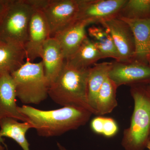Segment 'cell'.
Instances as JSON below:
<instances>
[{
    "label": "cell",
    "mask_w": 150,
    "mask_h": 150,
    "mask_svg": "<svg viewBox=\"0 0 150 150\" xmlns=\"http://www.w3.org/2000/svg\"><path fill=\"white\" fill-rule=\"evenodd\" d=\"M18 109L38 135L43 137H58L78 129L85 125L93 114L84 108L74 106L42 110L24 105Z\"/></svg>",
    "instance_id": "obj_1"
},
{
    "label": "cell",
    "mask_w": 150,
    "mask_h": 150,
    "mask_svg": "<svg viewBox=\"0 0 150 150\" xmlns=\"http://www.w3.org/2000/svg\"><path fill=\"white\" fill-rule=\"evenodd\" d=\"M89 69H76L65 62L61 72L49 85L48 96L63 107L81 108L93 113L87 96Z\"/></svg>",
    "instance_id": "obj_2"
},
{
    "label": "cell",
    "mask_w": 150,
    "mask_h": 150,
    "mask_svg": "<svg viewBox=\"0 0 150 150\" xmlns=\"http://www.w3.org/2000/svg\"><path fill=\"white\" fill-rule=\"evenodd\" d=\"M134 107L129 128L124 130L122 146L126 150H144L150 137V88L147 84L131 86Z\"/></svg>",
    "instance_id": "obj_3"
},
{
    "label": "cell",
    "mask_w": 150,
    "mask_h": 150,
    "mask_svg": "<svg viewBox=\"0 0 150 150\" xmlns=\"http://www.w3.org/2000/svg\"><path fill=\"white\" fill-rule=\"evenodd\" d=\"M15 84L16 97L23 104H38L48 96L49 85L42 61L26 60L11 74Z\"/></svg>",
    "instance_id": "obj_4"
},
{
    "label": "cell",
    "mask_w": 150,
    "mask_h": 150,
    "mask_svg": "<svg viewBox=\"0 0 150 150\" xmlns=\"http://www.w3.org/2000/svg\"><path fill=\"white\" fill-rule=\"evenodd\" d=\"M34 8L33 0H10L0 21V41L24 48Z\"/></svg>",
    "instance_id": "obj_5"
},
{
    "label": "cell",
    "mask_w": 150,
    "mask_h": 150,
    "mask_svg": "<svg viewBox=\"0 0 150 150\" xmlns=\"http://www.w3.org/2000/svg\"><path fill=\"white\" fill-rule=\"evenodd\" d=\"M43 12L48 22L51 37L76 21L79 0H33Z\"/></svg>",
    "instance_id": "obj_6"
},
{
    "label": "cell",
    "mask_w": 150,
    "mask_h": 150,
    "mask_svg": "<svg viewBox=\"0 0 150 150\" xmlns=\"http://www.w3.org/2000/svg\"><path fill=\"white\" fill-rule=\"evenodd\" d=\"M99 24L108 31L112 37L119 55L118 62L134 60L135 41L129 25L118 16L105 20Z\"/></svg>",
    "instance_id": "obj_7"
},
{
    "label": "cell",
    "mask_w": 150,
    "mask_h": 150,
    "mask_svg": "<svg viewBox=\"0 0 150 150\" xmlns=\"http://www.w3.org/2000/svg\"><path fill=\"white\" fill-rule=\"evenodd\" d=\"M108 77L117 88L122 85L132 86L150 82V66L135 60L112 62Z\"/></svg>",
    "instance_id": "obj_8"
},
{
    "label": "cell",
    "mask_w": 150,
    "mask_h": 150,
    "mask_svg": "<svg viewBox=\"0 0 150 150\" xmlns=\"http://www.w3.org/2000/svg\"><path fill=\"white\" fill-rule=\"evenodd\" d=\"M34 5L35 8L30 21L27 42L24 47L26 60L31 62H33L37 58H41L43 45L46 40L51 37L50 29L44 14L34 4Z\"/></svg>",
    "instance_id": "obj_9"
},
{
    "label": "cell",
    "mask_w": 150,
    "mask_h": 150,
    "mask_svg": "<svg viewBox=\"0 0 150 150\" xmlns=\"http://www.w3.org/2000/svg\"><path fill=\"white\" fill-rule=\"evenodd\" d=\"M127 0H79L76 21L89 24L99 23L107 19L118 16Z\"/></svg>",
    "instance_id": "obj_10"
},
{
    "label": "cell",
    "mask_w": 150,
    "mask_h": 150,
    "mask_svg": "<svg viewBox=\"0 0 150 150\" xmlns=\"http://www.w3.org/2000/svg\"><path fill=\"white\" fill-rule=\"evenodd\" d=\"M16 98L15 84L11 74H0V122L6 118L26 122L24 116L19 111Z\"/></svg>",
    "instance_id": "obj_11"
},
{
    "label": "cell",
    "mask_w": 150,
    "mask_h": 150,
    "mask_svg": "<svg viewBox=\"0 0 150 150\" xmlns=\"http://www.w3.org/2000/svg\"><path fill=\"white\" fill-rule=\"evenodd\" d=\"M89 25L85 21H76L53 37L61 46L66 61L73 56L88 37L86 28Z\"/></svg>",
    "instance_id": "obj_12"
},
{
    "label": "cell",
    "mask_w": 150,
    "mask_h": 150,
    "mask_svg": "<svg viewBox=\"0 0 150 150\" xmlns=\"http://www.w3.org/2000/svg\"><path fill=\"white\" fill-rule=\"evenodd\" d=\"M120 18L129 25L133 33L135 44L134 60L149 64L148 59L150 55V17L139 19Z\"/></svg>",
    "instance_id": "obj_13"
},
{
    "label": "cell",
    "mask_w": 150,
    "mask_h": 150,
    "mask_svg": "<svg viewBox=\"0 0 150 150\" xmlns=\"http://www.w3.org/2000/svg\"><path fill=\"white\" fill-rule=\"evenodd\" d=\"M41 59L50 85L61 72L66 62L61 46L54 38H49L44 43Z\"/></svg>",
    "instance_id": "obj_14"
},
{
    "label": "cell",
    "mask_w": 150,
    "mask_h": 150,
    "mask_svg": "<svg viewBox=\"0 0 150 150\" xmlns=\"http://www.w3.org/2000/svg\"><path fill=\"white\" fill-rule=\"evenodd\" d=\"M112 62L96 63L89 69L87 82V96L89 106L93 114L96 115V102L98 94L103 83L108 76Z\"/></svg>",
    "instance_id": "obj_15"
},
{
    "label": "cell",
    "mask_w": 150,
    "mask_h": 150,
    "mask_svg": "<svg viewBox=\"0 0 150 150\" xmlns=\"http://www.w3.org/2000/svg\"><path fill=\"white\" fill-rule=\"evenodd\" d=\"M32 129L28 122H19L12 118H6L0 122V150H4L1 144V139L5 137L13 140L23 150H30L26 134Z\"/></svg>",
    "instance_id": "obj_16"
},
{
    "label": "cell",
    "mask_w": 150,
    "mask_h": 150,
    "mask_svg": "<svg viewBox=\"0 0 150 150\" xmlns=\"http://www.w3.org/2000/svg\"><path fill=\"white\" fill-rule=\"evenodd\" d=\"M103 59L100 52L88 36L76 53L66 61L68 65L80 69H87Z\"/></svg>",
    "instance_id": "obj_17"
},
{
    "label": "cell",
    "mask_w": 150,
    "mask_h": 150,
    "mask_svg": "<svg viewBox=\"0 0 150 150\" xmlns=\"http://www.w3.org/2000/svg\"><path fill=\"white\" fill-rule=\"evenodd\" d=\"M25 59L24 48L0 41V74L13 72L23 64Z\"/></svg>",
    "instance_id": "obj_18"
},
{
    "label": "cell",
    "mask_w": 150,
    "mask_h": 150,
    "mask_svg": "<svg viewBox=\"0 0 150 150\" xmlns=\"http://www.w3.org/2000/svg\"><path fill=\"white\" fill-rule=\"evenodd\" d=\"M88 34L103 59L110 58L118 62L119 55L115 44L108 31L101 26L92 25L88 29Z\"/></svg>",
    "instance_id": "obj_19"
},
{
    "label": "cell",
    "mask_w": 150,
    "mask_h": 150,
    "mask_svg": "<svg viewBox=\"0 0 150 150\" xmlns=\"http://www.w3.org/2000/svg\"><path fill=\"white\" fill-rule=\"evenodd\" d=\"M115 83L107 77L100 90L96 102V115H101L112 112L118 105Z\"/></svg>",
    "instance_id": "obj_20"
},
{
    "label": "cell",
    "mask_w": 150,
    "mask_h": 150,
    "mask_svg": "<svg viewBox=\"0 0 150 150\" xmlns=\"http://www.w3.org/2000/svg\"><path fill=\"white\" fill-rule=\"evenodd\" d=\"M118 17L129 19L150 17V0H127Z\"/></svg>",
    "instance_id": "obj_21"
},
{
    "label": "cell",
    "mask_w": 150,
    "mask_h": 150,
    "mask_svg": "<svg viewBox=\"0 0 150 150\" xmlns=\"http://www.w3.org/2000/svg\"><path fill=\"white\" fill-rule=\"evenodd\" d=\"M118 131V124L115 120L112 118L105 117L102 135L110 138L116 135Z\"/></svg>",
    "instance_id": "obj_22"
},
{
    "label": "cell",
    "mask_w": 150,
    "mask_h": 150,
    "mask_svg": "<svg viewBox=\"0 0 150 150\" xmlns=\"http://www.w3.org/2000/svg\"><path fill=\"white\" fill-rule=\"evenodd\" d=\"M105 117L98 116L93 118L91 123V128L93 132L102 135Z\"/></svg>",
    "instance_id": "obj_23"
},
{
    "label": "cell",
    "mask_w": 150,
    "mask_h": 150,
    "mask_svg": "<svg viewBox=\"0 0 150 150\" xmlns=\"http://www.w3.org/2000/svg\"><path fill=\"white\" fill-rule=\"evenodd\" d=\"M9 1L10 0H0V21L6 10Z\"/></svg>",
    "instance_id": "obj_24"
},
{
    "label": "cell",
    "mask_w": 150,
    "mask_h": 150,
    "mask_svg": "<svg viewBox=\"0 0 150 150\" xmlns=\"http://www.w3.org/2000/svg\"><path fill=\"white\" fill-rule=\"evenodd\" d=\"M57 146H58V148L60 150H67V149H66L63 146H62L60 143H57Z\"/></svg>",
    "instance_id": "obj_25"
},
{
    "label": "cell",
    "mask_w": 150,
    "mask_h": 150,
    "mask_svg": "<svg viewBox=\"0 0 150 150\" xmlns=\"http://www.w3.org/2000/svg\"><path fill=\"white\" fill-rule=\"evenodd\" d=\"M146 148H147L148 149L150 150V141H149V142H148Z\"/></svg>",
    "instance_id": "obj_26"
},
{
    "label": "cell",
    "mask_w": 150,
    "mask_h": 150,
    "mask_svg": "<svg viewBox=\"0 0 150 150\" xmlns=\"http://www.w3.org/2000/svg\"><path fill=\"white\" fill-rule=\"evenodd\" d=\"M148 64H149V62H150V55L149 56V59H148Z\"/></svg>",
    "instance_id": "obj_27"
},
{
    "label": "cell",
    "mask_w": 150,
    "mask_h": 150,
    "mask_svg": "<svg viewBox=\"0 0 150 150\" xmlns=\"http://www.w3.org/2000/svg\"><path fill=\"white\" fill-rule=\"evenodd\" d=\"M147 84L148 85V86H149V88H150V82L149 83H147Z\"/></svg>",
    "instance_id": "obj_28"
},
{
    "label": "cell",
    "mask_w": 150,
    "mask_h": 150,
    "mask_svg": "<svg viewBox=\"0 0 150 150\" xmlns=\"http://www.w3.org/2000/svg\"><path fill=\"white\" fill-rule=\"evenodd\" d=\"M149 66H150V62H149Z\"/></svg>",
    "instance_id": "obj_29"
},
{
    "label": "cell",
    "mask_w": 150,
    "mask_h": 150,
    "mask_svg": "<svg viewBox=\"0 0 150 150\" xmlns=\"http://www.w3.org/2000/svg\"><path fill=\"white\" fill-rule=\"evenodd\" d=\"M149 141H150V137Z\"/></svg>",
    "instance_id": "obj_30"
}]
</instances>
